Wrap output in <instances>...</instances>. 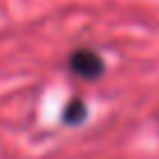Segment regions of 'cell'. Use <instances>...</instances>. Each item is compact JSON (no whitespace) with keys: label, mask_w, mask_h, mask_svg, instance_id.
<instances>
[{"label":"cell","mask_w":159,"mask_h":159,"mask_svg":"<svg viewBox=\"0 0 159 159\" xmlns=\"http://www.w3.org/2000/svg\"><path fill=\"white\" fill-rule=\"evenodd\" d=\"M87 119V108L82 101H70V105L63 110V122L66 124H80Z\"/></svg>","instance_id":"cell-2"},{"label":"cell","mask_w":159,"mask_h":159,"mask_svg":"<svg viewBox=\"0 0 159 159\" xmlns=\"http://www.w3.org/2000/svg\"><path fill=\"white\" fill-rule=\"evenodd\" d=\"M70 68H73V73H77L80 77L96 80L98 75H103L105 63H103V59H101L96 52L77 49V52H73V56H70Z\"/></svg>","instance_id":"cell-1"}]
</instances>
